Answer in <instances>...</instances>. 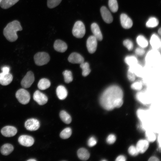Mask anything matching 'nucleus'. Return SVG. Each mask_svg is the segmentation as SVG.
Returning <instances> with one entry per match:
<instances>
[{"instance_id":"obj_37","label":"nucleus","mask_w":161,"mask_h":161,"mask_svg":"<svg viewBox=\"0 0 161 161\" xmlns=\"http://www.w3.org/2000/svg\"><path fill=\"white\" fill-rule=\"evenodd\" d=\"M62 0H47V5L50 8H52L58 5Z\"/></svg>"},{"instance_id":"obj_48","label":"nucleus","mask_w":161,"mask_h":161,"mask_svg":"<svg viewBox=\"0 0 161 161\" xmlns=\"http://www.w3.org/2000/svg\"><path fill=\"white\" fill-rule=\"evenodd\" d=\"M158 33H159V34L160 35H161V28H160L158 30Z\"/></svg>"},{"instance_id":"obj_15","label":"nucleus","mask_w":161,"mask_h":161,"mask_svg":"<svg viewBox=\"0 0 161 161\" xmlns=\"http://www.w3.org/2000/svg\"><path fill=\"white\" fill-rule=\"evenodd\" d=\"M68 60L69 62L73 64H80L84 62V58L79 54L73 52L69 55Z\"/></svg>"},{"instance_id":"obj_39","label":"nucleus","mask_w":161,"mask_h":161,"mask_svg":"<svg viewBox=\"0 0 161 161\" xmlns=\"http://www.w3.org/2000/svg\"><path fill=\"white\" fill-rule=\"evenodd\" d=\"M123 44L129 50H131L133 49V43L131 40L129 39L124 40L123 41Z\"/></svg>"},{"instance_id":"obj_47","label":"nucleus","mask_w":161,"mask_h":161,"mask_svg":"<svg viewBox=\"0 0 161 161\" xmlns=\"http://www.w3.org/2000/svg\"><path fill=\"white\" fill-rule=\"evenodd\" d=\"M149 161H158L159 159L155 157H150L148 160Z\"/></svg>"},{"instance_id":"obj_19","label":"nucleus","mask_w":161,"mask_h":161,"mask_svg":"<svg viewBox=\"0 0 161 161\" xmlns=\"http://www.w3.org/2000/svg\"><path fill=\"white\" fill-rule=\"evenodd\" d=\"M136 97L139 101L144 104H149L151 101L149 95L144 92L138 93L137 94Z\"/></svg>"},{"instance_id":"obj_38","label":"nucleus","mask_w":161,"mask_h":161,"mask_svg":"<svg viewBox=\"0 0 161 161\" xmlns=\"http://www.w3.org/2000/svg\"><path fill=\"white\" fill-rule=\"evenodd\" d=\"M129 153L132 156H136L139 153L136 147L133 145L130 146L128 149Z\"/></svg>"},{"instance_id":"obj_45","label":"nucleus","mask_w":161,"mask_h":161,"mask_svg":"<svg viewBox=\"0 0 161 161\" xmlns=\"http://www.w3.org/2000/svg\"><path fill=\"white\" fill-rule=\"evenodd\" d=\"M1 70L2 71V72L5 74H7L9 73L10 68L8 66H5L2 68Z\"/></svg>"},{"instance_id":"obj_20","label":"nucleus","mask_w":161,"mask_h":161,"mask_svg":"<svg viewBox=\"0 0 161 161\" xmlns=\"http://www.w3.org/2000/svg\"><path fill=\"white\" fill-rule=\"evenodd\" d=\"M149 145L148 141L147 140H141L137 142L136 147L139 153H143L147 149Z\"/></svg>"},{"instance_id":"obj_2","label":"nucleus","mask_w":161,"mask_h":161,"mask_svg":"<svg viewBox=\"0 0 161 161\" xmlns=\"http://www.w3.org/2000/svg\"><path fill=\"white\" fill-rule=\"evenodd\" d=\"M137 114L143 129L153 131V130L156 129V122L151 111L139 109L137 110Z\"/></svg>"},{"instance_id":"obj_46","label":"nucleus","mask_w":161,"mask_h":161,"mask_svg":"<svg viewBox=\"0 0 161 161\" xmlns=\"http://www.w3.org/2000/svg\"><path fill=\"white\" fill-rule=\"evenodd\" d=\"M126 160V158L123 155H120L118 156L116 159L115 160L116 161H125Z\"/></svg>"},{"instance_id":"obj_9","label":"nucleus","mask_w":161,"mask_h":161,"mask_svg":"<svg viewBox=\"0 0 161 161\" xmlns=\"http://www.w3.org/2000/svg\"><path fill=\"white\" fill-rule=\"evenodd\" d=\"M97 40L94 35H91L86 41V47L88 52L93 53L96 51L97 46Z\"/></svg>"},{"instance_id":"obj_22","label":"nucleus","mask_w":161,"mask_h":161,"mask_svg":"<svg viewBox=\"0 0 161 161\" xmlns=\"http://www.w3.org/2000/svg\"><path fill=\"white\" fill-rule=\"evenodd\" d=\"M150 43L152 48L154 49H158L160 47V40L156 34H154L152 35Z\"/></svg>"},{"instance_id":"obj_12","label":"nucleus","mask_w":161,"mask_h":161,"mask_svg":"<svg viewBox=\"0 0 161 161\" xmlns=\"http://www.w3.org/2000/svg\"><path fill=\"white\" fill-rule=\"evenodd\" d=\"M17 132V130L16 127L10 126L4 127L1 131L2 134L7 137H12L15 136Z\"/></svg>"},{"instance_id":"obj_3","label":"nucleus","mask_w":161,"mask_h":161,"mask_svg":"<svg viewBox=\"0 0 161 161\" xmlns=\"http://www.w3.org/2000/svg\"><path fill=\"white\" fill-rule=\"evenodd\" d=\"M22 30L20 22L17 20H14L7 25L4 29L3 34L8 41L14 42L18 38L17 32Z\"/></svg>"},{"instance_id":"obj_33","label":"nucleus","mask_w":161,"mask_h":161,"mask_svg":"<svg viewBox=\"0 0 161 161\" xmlns=\"http://www.w3.org/2000/svg\"><path fill=\"white\" fill-rule=\"evenodd\" d=\"M125 62L129 66H131L137 64V60L136 57L133 56H129L126 57Z\"/></svg>"},{"instance_id":"obj_50","label":"nucleus","mask_w":161,"mask_h":161,"mask_svg":"<svg viewBox=\"0 0 161 161\" xmlns=\"http://www.w3.org/2000/svg\"><path fill=\"white\" fill-rule=\"evenodd\" d=\"M1 0H0V3L1 1Z\"/></svg>"},{"instance_id":"obj_27","label":"nucleus","mask_w":161,"mask_h":161,"mask_svg":"<svg viewBox=\"0 0 161 161\" xmlns=\"http://www.w3.org/2000/svg\"><path fill=\"white\" fill-rule=\"evenodd\" d=\"M129 69L137 76H140L142 74L143 70L142 67L137 64L130 66Z\"/></svg>"},{"instance_id":"obj_42","label":"nucleus","mask_w":161,"mask_h":161,"mask_svg":"<svg viewBox=\"0 0 161 161\" xmlns=\"http://www.w3.org/2000/svg\"><path fill=\"white\" fill-rule=\"evenodd\" d=\"M97 143V141L95 138L92 137L89 139L87 144L89 146L91 147L95 146Z\"/></svg>"},{"instance_id":"obj_21","label":"nucleus","mask_w":161,"mask_h":161,"mask_svg":"<svg viewBox=\"0 0 161 161\" xmlns=\"http://www.w3.org/2000/svg\"><path fill=\"white\" fill-rule=\"evenodd\" d=\"M56 92L58 97L61 100L65 99L67 96L68 92L66 89L62 85H60L57 87Z\"/></svg>"},{"instance_id":"obj_16","label":"nucleus","mask_w":161,"mask_h":161,"mask_svg":"<svg viewBox=\"0 0 161 161\" xmlns=\"http://www.w3.org/2000/svg\"><path fill=\"white\" fill-rule=\"evenodd\" d=\"M13 77L10 73H0V84L2 85L6 86L10 84L12 81Z\"/></svg>"},{"instance_id":"obj_14","label":"nucleus","mask_w":161,"mask_h":161,"mask_svg":"<svg viewBox=\"0 0 161 161\" xmlns=\"http://www.w3.org/2000/svg\"><path fill=\"white\" fill-rule=\"evenodd\" d=\"M120 21L122 27L125 29H129L132 26V20L125 14L122 13L120 15Z\"/></svg>"},{"instance_id":"obj_24","label":"nucleus","mask_w":161,"mask_h":161,"mask_svg":"<svg viewBox=\"0 0 161 161\" xmlns=\"http://www.w3.org/2000/svg\"><path fill=\"white\" fill-rule=\"evenodd\" d=\"M13 146L11 144L6 143L2 146L1 148V152L4 155H8L13 150Z\"/></svg>"},{"instance_id":"obj_43","label":"nucleus","mask_w":161,"mask_h":161,"mask_svg":"<svg viewBox=\"0 0 161 161\" xmlns=\"http://www.w3.org/2000/svg\"><path fill=\"white\" fill-rule=\"evenodd\" d=\"M127 76L129 79L131 81H134L135 79V74L129 69L128 71Z\"/></svg>"},{"instance_id":"obj_41","label":"nucleus","mask_w":161,"mask_h":161,"mask_svg":"<svg viewBox=\"0 0 161 161\" xmlns=\"http://www.w3.org/2000/svg\"><path fill=\"white\" fill-rule=\"evenodd\" d=\"M116 140L115 136L113 134H111L108 136L106 139L107 142L109 144H112L114 143Z\"/></svg>"},{"instance_id":"obj_10","label":"nucleus","mask_w":161,"mask_h":161,"mask_svg":"<svg viewBox=\"0 0 161 161\" xmlns=\"http://www.w3.org/2000/svg\"><path fill=\"white\" fill-rule=\"evenodd\" d=\"M33 98L35 101L41 105L45 104L48 101L47 97L38 90H36L35 92L33 95Z\"/></svg>"},{"instance_id":"obj_25","label":"nucleus","mask_w":161,"mask_h":161,"mask_svg":"<svg viewBox=\"0 0 161 161\" xmlns=\"http://www.w3.org/2000/svg\"><path fill=\"white\" fill-rule=\"evenodd\" d=\"M50 84V82L49 80L43 78L39 81L38 84V87L39 89L44 90L49 88Z\"/></svg>"},{"instance_id":"obj_11","label":"nucleus","mask_w":161,"mask_h":161,"mask_svg":"<svg viewBox=\"0 0 161 161\" xmlns=\"http://www.w3.org/2000/svg\"><path fill=\"white\" fill-rule=\"evenodd\" d=\"M18 142L22 145L30 147L34 143V138L31 136L27 135H22L18 138Z\"/></svg>"},{"instance_id":"obj_18","label":"nucleus","mask_w":161,"mask_h":161,"mask_svg":"<svg viewBox=\"0 0 161 161\" xmlns=\"http://www.w3.org/2000/svg\"><path fill=\"white\" fill-rule=\"evenodd\" d=\"M91 30L93 35L98 41H101L103 39V36L100 28L98 24L93 23L91 26Z\"/></svg>"},{"instance_id":"obj_23","label":"nucleus","mask_w":161,"mask_h":161,"mask_svg":"<svg viewBox=\"0 0 161 161\" xmlns=\"http://www.w3.org/2000/svg\"><path fill=\"white\" fill-rule=\"evenodd\" d=\"M77 155L80 159L84 161L88 160L90 157L89 151L84 148H81L78 150Z\"/></svg>"},{"instance_id":"obj_32","label":"nucleus","mask_w":161,"mask_h":161,"mask_svg":"<svg viewBox=\"0 0 161 161\" xmlns=\"http://www.w3.org/2000/svg\"><path fill=\"white\" fill-rule=\"evenodd\" d=\"M72 131L71 129L67 127L63 129L60 134V137L63 139H66L71 136Z\"/></svg>"},{"instance_id":"obj_36","label":"nucleus","mask_w":161,"mask_h":161,"mask_svg":"<svg viewBox=\"0 0 161 161\" xmlns=\"http://www.w3.org/2000/svg\"><path fill=\"white\" fill-rule=\"evenodd\" d=\"M145 136L148 141L154 142L156 139V136L154 132L150 130H146Z\"/></svg>"},{"instance_id":"obj_26","label":"nucleus","mask_w":161,"mask_h":161,"mask_svg":"<svg viewBox=\"0 0 161 161\" xmlns=\"http://www.w3.org/2000/svg\"><path fill=\"white\" fill-rule=\"evenodd\" d=\"M19 0H1L0 3L1 7L4 9L8 8L17 2Z\"/></svg>"},{"instance_id":"obj_44","label":"nucleus","mask_w":161,"mask_h":161,"mask_svg":"<svg viewBox=\"0 0 161 161\" xmlns=\"http://www.w3.org/2000/svg\"><path fill=\"white\" fill-rule=\"evenodd\" d=\"M145 52V50L142 47H138L135 50V53L138 55H142Z\"/></svg>"},{"instance_id":"obj_1","label":"nucleus","mask_w":161,"mask_h":161,"mask_svg":"<svg viewBox=\"0 0 161 161\" xmlns=\"http://www.w3.org/2000/svg\"><path fill=\"white\" fill-rule=\"evenodd\" d=\"M123 93L121 89L113 86L106 89L100 98V103L104 109L110 110L115 108H119L123 105Z\"/></svg>"},{"instance_id":"obj_8","label":"nucleus","mask_w":161,"mask_h":161,"mask_svg":"<svg viewBox=\"0 0 161 161\" xmlns=\"http://www.w3.org/2000/svg\"><path fill=\"white\" fill-rule=\"evenodd\" d=\"M39 121L35 119L32 118L28 119L25 122L24 126L26 129L30 131H35L40 127Z\"/></svg>"},{"instance_id":"obj_6","label":"nucleus","mask_w":161,"mask_h":161,"mask_svg":"<svg viewBox=\"0 0 161 161\" xmlns=\"http://www.w3.org/2000/svg\"><path fill=\"white\" fill-rule=\"evenodd\" d=\"M34 58L36 64L39 66L47 64L50 59L49 54L44 52L37 53L35 55Z\"/></svg>"},{"instance_id":"obj_7","label":"nucleus","mask_w":161,"mask_h":161,"mask_svg":"<svg viewBox=\"0 0 161 161\" xmlns=\"http://www.w3.org/2000/svg\"><path fill=\"white\" fill-rule=\"evenodd\" d=\"M35 80L33 73L29 71L27 73L21 82V85L22 87L27 88L31 86Z\"/></svg>"},{"instance_id":"obj_31","label":"nucleus","mask_w":161,"mask_h":161,"mask_svg":"<svg viewBox=\"0 0 161 161\" xmlns=\"http://www.w3.org/2000/svg\"><path fill=\"white\" fill-rule=\"evenodd\" d=\"M159 24L158 20L155 17H151L146 22V26L148 27L153 28L157 26Z\"/></svg>"},{"instance_id":"obj_34","label":"nucleus","mask_w":161,"mask_h":161,"mask_svg":"<svg viewBox=\"0 0 161 161\" xmlns=\"http://www.w3.org/2000/svg\"><path fill=\"white\" fill-rule=\"evenodd\" d=\"M63 74L65 83H69L72 81L73 78L72 74L71 71L66 70L63 72Z\"/></svg>"},{"instance_id":"obj_13","label":"nucleus","mask_w":161,"mask_h":161,"mask_svg":"<svg viewBox=\"0 0 161 161\" xmlns=\"http://www.w3.org/2000/svg\"><path fill=\"white\" fill-rule=\"evenodd\" d=\"M100 12L103 20L106 23L109 24L112 22L113 17L110 11L105 6H102L100 8Z\"/></svg>"},{"instance_id":"obj_28","label":"nucleus","mask_w":161,"mask_h":161,"mask_svg":"<svg viewBox=\"0 0 161 161\" xmlns=\"http://www.w3.org/2000/svg\"><path fill=\"white\" fill-rule=\"evenodd\" d=\"M60 117L63 121L66 124H69L72 121V118L65 111L62 110L61 111L60 113Z\"/></svg>"},{"instance_id":"obj_49","label":"nucleus","mask_w":161,"mask_h":161,"mask_svg":"<svg viewBox=\"0 0 161 161\" xmlns=\"http://www.w3.org/2000/svg\"><path fill=\"white\" fill-rule=\"evenodd\" d=\"M27 161H36V160L35 159H30L28 160Z\"/></svg>"},{"instance_id":"obj_29","label":"nucleus","mask_w":161,"mask_h":161,"mask_svg":"<svg viewBox=\"0 0 161 161\" xmlns=\"http://www.w3.org/2000/svg\"><path fill=\"white\" fill-rule=\"evenodd\" d=\"M136 41L138 44L143 48L146 47L148 44L147 40L143 36L141 35H139L137 37Z\"/></svg>"},{"instance_id":"obj_17","label":"nucleus","mask_w":161,"mask_h":161,"mask_svg":"<svg viewBox=\"0 0 161 161\" xmlns=\"http://www.w3.org/2000/svg\"><path fill=\"white\" fill-rule=\"evenodd\" d=\"M54 47L55 50L57 51L64 52L67 50V46L64 42L58 39L55 41L54 44Z\"/></svg>"},{"instance_id":"obj_30","label":"nucleus","mask_w":161,"mask_h":161,"mask_svg":"<svg viewBox=\"0 0 161 161\" xmlns=\"http://www.w3.org/2000/svg\"><path fill=\"white\" fill-rule=\"evenodd\" d=\"M80 66L82 69V75L83 76H87L90 72L91 69L88 63L84 62L80 64Z\"/></svg>"},{"instance_id":"obj_35","label":"nucleus","mask_w":161,"mask_h":161,"mask_svg":"<svg viewBox=\"0 0 161 161\" xmlns=\"http://www.w3.org/2000/svg\"><path fill=\"white\" fill-rule=\"evenodd\" d=\"M109 7L113 13H115L118 10V5L117 0H109Z\"/></svg>"},{"instance_id":"obj_5","label":"nucleus","mask_w":161,"mask_h":161,"mask_svg":"<svg viewBox=\"0 0 161 161\" xmlns=\"http://www.w3.org/2000/svg\"><path fill=\"white\" fill-rule=\"evenodd\" d=\"M16 97L18 101L24 105L27 104L30 98L29 93L24 89L18 90L16 93Z\"/></svg>"},{"instance_id":"obj_40","label":"nucleus","mask_w":161,"mask_h":161,"mask_svg":"<svg viewBox=\"0 0 161 161\" xmlns=\"http://www.w3.org/2000/svg\"><path fill=\"white\" fill-rule=\"evenodd\" d=\"M131 87L134 90H140L142 88V83L140 82H135L132 84Z\"/></svg>"},{"instance_id":"obj_4","label":"nucleus","mask_w":161,"mask_h":161,"mask_svg":"<svg viewBox=\"0 0 161 161\" xmlns=\"http://www.w3.org/2000/svg\"><path fill=\"white\" fill-rule=\"evenodd\" d=\"M86 32L84 24L81 21H77L74 24L72 30L73 35L76 38H81L84 35Z\"/></svg>"}]
</instances>
